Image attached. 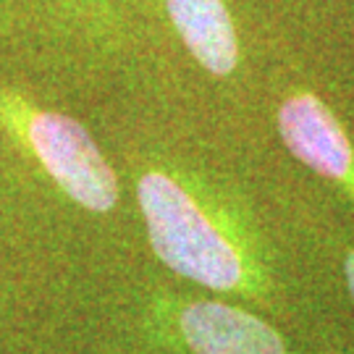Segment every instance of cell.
<instances>
[{"label":"cell","instance_id":"obj_5","mask_svg":"<svg viewBox=\"0 0 354 354\" xmlns=\"http://www.w3.org/2000/svg\"><path fill=\"white\" fill-rule=\"evenodd\" d=\"M165 16L197 64L215 76L239 66V37L223 0H163Z\"/></svg>","mask_w":354,"mask_h":354},{"label":"cell","instance_id":"obj_2","mask_svg":"<svg viewBox=\"0 0 354 354\" xmlns=\"http://www.w3.org/2000/svg\"><path fill=\"white\" fill-rule=\"evenodd\" d=\"M0 113L21 131L48 176L92 213L113 210L118 181L100 147L76 118L58 111H42L16 89H0Z\"/></svg>","mask_w":354,"mask_h":354},{"label":"cell","instance_id":"obj_1","mask_svg":"<svg viewBox=\"0 0 354 354\" xmlns=\"http://www.w3.org/2000/svg\"><path fill=\"white\" fill-rule=\"evenodd\" d=\"M137 197L152 250L171 270L215 291L239 286L244 279L239 250L187 187L168 174L147 171L137 181Z\"/></svg>","mask_w":354,"mask_h":354},{"label":"cell","instance_id":"obj_4","mask_svg":"<svg viewBox=\"0 0 354 354\" xmlns=\"http://www.w3.org/2000/svg\"><path fill=\"white\" fill-rule=\"evenodd\" d=\"M181 333L194 354H286L268 323L231 304H189L181 313Z\"/></svg>","mask_w":354,"mask_h":354},{"label":"cell","instance_id":"obj_3","mask_svg":"<svg viewBox=\"0 0 354 354\" xmlns=\"http://www.w3.org/2000/svg\"><path fill=\"white\" fill-rule=\"evenodd\" d=\"M279 131L294 158L354 192V147L326 102L307 92L291 95L279 111Z\"/></svg>","mask_w":354,"mask_h":354},{"label":"cell","instance_id":"obj_7","mask_svg":"<svg viewBox=\"0 0 354 354\" xmlns=\"http://www.w3.org/2000/svg\"><path fill=\"white\" fill-rule=\"evenodd\" d=\"M346 281H349V291L354 297V252L346 257Z\"/></svg>","mask_w":354,"mask_h":354},{"label":"cell","instance_id":"obj_6","mask_svg":"<svg viewBox=\"0 0 354 354\" xmlns=\"http://www.w3.org/2000/svg\"><path fill=\"white\" fill-rule=\"evenodd\" d=\"M48 6L89 37L100 39L115 29V13L108 0H48Z\"/></svg>","mask_w":354,"mask_h":354}]
</instances>
